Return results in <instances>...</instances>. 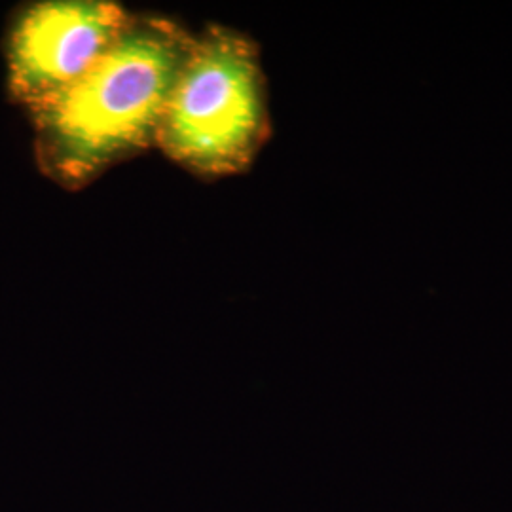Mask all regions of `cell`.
<instances>
[{
  "label": "cell",
  "instance_id": "obj_2",
  "mask_svg": "<svg viewBox=\"0 0 512 512\" xmlns=\"http://www.w3.org/2000/svg\"><path fill=\"white\" fill-rule=\"evenodd\" d=\"M268 86L253 38L207 25L165 105L156 147L202 179L238 175L270 137Z\"/></svg>",
  "mask_w": 512,
  "mask_h": 512
},
{
  "label": "cell",
  "instance_id": "obj_3",
  "mask_svg": "<svg viewBox=\"0 0 512 512\" xmlns=\"http://www.w3.org/2000/svg\"><path fill=\"white\" fill-rule=\"evenodd\" d=\"M129 14L112 0H48L27 8L10 37L12 90L31 110L90 71Z\"/></svg>",
  "mask_w": 512,
  "mask_h": 512
},
{
  "label": "cell",
  "instance_id": "obj_1",
  "mask_svg": "<svg viewBox=\"0 0 512 512\" xmlns=\"http://www.w3.org/2000/svg\"><path fill=\"white\" fill-rule=\"evenodd\" d=\"M196 35L175 19L129 14L90 71L33 109L38 154L67 190L156 147L165 105Z\"/></svg>",
  "mask_w": 512,
  "mask_h": 512
}]
</instances>
